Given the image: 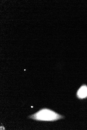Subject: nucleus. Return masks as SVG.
Instances as JSON below:
<instances>
[{
    "instance_id": "1",
    "label": "nucleus",
    "mask_w": 87,
    "mask_h": 130,
    "mask_svg": "<svg viewBox=\"0 0 87 130\" xmlns=\"http://www.w3.org/2000/svg\"><path fill=\"white\" fill-rule=\"evenodd\" d=\"M29 119L37 121L54 122L65 118V116L47 108H43L30 115Z\"/></svg>"
},
{
    "instance_id": "3",
    "label": "nucleus",
    "mask_w": 87,
    "mask_h": 130,
    "mask_svg": "<svg viewBox=\"0 0 87 130\" xmlns=\"http://www.w3.org/2000/svg\"><path fill=\"white\" fill-rule=\"evenodd\" d=\"M1 127H2V128L0 129L1 130H5V128L4 126Z\"/></svg>"
},
{
    "instance_id": "2",
    "label": "nucleus",
    "mask_w": 87,
    "mask_h": 130,
    "mask_svg": "<svg viewBox=\"0 0 87 130\" xmlns=\"http://www.w3.org/2000/svg\"><path fill=\"white\" fill-rule=\"evenodd\" d=\"M77 96L80 99L86 98L87 97V86L85 85L81 86L77 91Z\"/></svg>"
}]
</instances>
